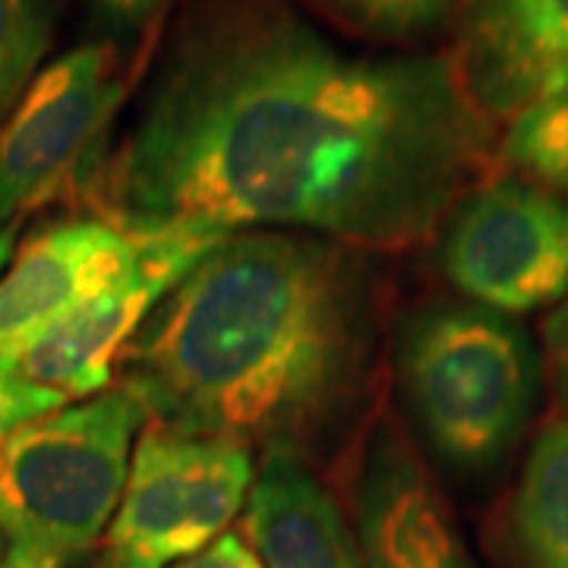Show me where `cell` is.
<instances>
[{"instance_id": "obj_1", "label": "cell", "mask_w": 568, "mask_h": 568, "mask_svg": "<svg viewBox=\"0 0 568 568\" xmlns=\"http://www.w3.org/2000/svg\"><path fill=\"white\" fill-rule=\"evenodd\" d=\"M496 123L452 58L347 51L301 0H181L136 121L80 203L121 227L429 241L489 178Z\"/></svg>"}, {"instance_id": "obj_2", "label": "cell", "mask_w": 568, "mask_h": 568, "mask_svg": "<svg viewBox=\"0 0 568 568\" xmlns=\"http://www.w3.org/2000/svg\"><path fill=\"white\" fill-rule=\"evenodd\" d=\"M373 253L301 231H231L145 320L118 386L149 424L320 467L357 448L383 379Z\"/></svg>"}, {"instance_id": "obj_3", "label": "cell", "mask_w": 568, "mask_h": 568, "mask_svg": "<svg viewBox=\"0 0 568 568\" xmlns=\"http://www.w3.org/2000/svg\"><path fill=\"white\" fill-rule=\"evenodd\" d=\"M392 364L439 465L465 480L506 465L540 392V357L515 316L465 297L426 301L398 328Z\"/></svg>"}, {"instance_id": "obj_4", "label": "cell", "mask_w": 568, "mask_h": 568, "mask_svg": "<svg viewBox=\"0 0 568 568\" xmlns=\"http://www.w3.org/2000/svg\"><path fill=\"white\" fill-rule=\"evenodd\" d=\"M145 410L111 386L20 426L0 446V537L7 552L77 566L102 544L121 503Z\"/></svg>"}, {"instance_id": "obj_5", "label": "cell", "mask_w": 568, "mask_h": 568, "mask_svg": "<svg viewBox=\"0 0 568 568\" xmlns=\"http://www.w3.org/2000/svg\"><path fill=\"white\" fill-rule=\"evenodd\" d=\"M250 448L149 424L136 436L121 503L95 568H174L241 515L256 477Z\"/></svg>"}, {"instance_id": "obj_6", "label": "cell", "mask_w": 568, "mask_h": 568, "mask_svg": "<svg viewBox=\"0 0 568 568\" xmlns=\"http://www.w3.org/2000/svg\"><path fill=\"white\" fill-rule=\"evenodd\" d=\"M118 48L85 41L39 70L0 121V227L48 203H80L123 102Z\"/></svg>"}, {"instance_id": "obj_7", "label": "cell", "mask_w": 568, "mask_h": 568, "mask_svg": "<svg viewBox=\"0 0 568 568\" xmlns=\"http://www.w3.org/2000/svg\"><path fill=\"white\" fill-rule=\"evenodd\" d=\"M439 231V268L470 304L521 316L568 294V196L521 178H487Z\"/></svg>"}, {"instance_id": "obj_8", "label": "cell", "mask_w": 568, "mask_h": 568, "mask_svg": "<svg viewBox=\"0 0 568 568\" xmlns=\"http://www.w3.org/2000/svg\"><path fill=\"white\" fill-rule=\"evenodd\" d=\"M126 231L136 234L140 253L121 282L41 332L20 354L7 357L29 383L51 388L67 402L111 388L123 347L133 342L171 287L203 260V253L231 234L203 224H152Z\"/></svg>"}, {"instance_id": "obj_9", "label": "cell", "mask_w": 568, "mask_h": 568, "mask_svg": "<svg viewBox=\"0 0 568 568\" xmlns=\"http://www.w3.org/2000/svg\"><path fill=\"white\" fill-rule=\"evenodd\" d=\"M140 241L102 215H80L29 234L0 272V357L32 345L63 316L118 284Z\"/></svg>"}, {"instance_id": "obj_10", "label": "cell", "mask_w": 568, "mask_h": 568, "mask_svg": "<svg viewBox=\"0 0 568 568\" xmlns=\"http://www.w3.org/2000/svg\"><path fill=\"white\" fill-rule=\"evenodd\" d=\"M357 452L354 508L364 568H474L443 493L402 429L379 420Z\"/></svg>"}, {"instance_id": "obj_11", "label": "cell", "mask_w": 568, "mask_h": 568, "mask_svg": "<svg viewBox=\"0 0 568 568\" xmlns=\"http://www.w3.org/2000/svg\"><path fill=\"white\" fill-rule=\"evenodd\" d=\"M489 121L568 89V0H458L448 54Z\"/></svg>"}, {"instance_id": "obj_12", "label": "cell", "mask_w": 568, "mask_h": 568, "mask_svg": "<svg viewBox=\"0 0 568 568\" xmlns=\"http://www.w3.org/2000/svg\"><path fill=\"white\" fill-rule=\"evenodd\" d=\"M244 537L265 568H357L361 552L316 467L263 458L244 506Z\"/></svg>"}, {"instance_id": "obj_13", "label": "cell", "mask_w": 568, "mask_h": 568, "mask_svg": "<svg viewBox=\"0 0 568 568\" xmlns=\"http://www.w3.org/2000/svg\"><path fill=\"white\" fill-rule=\"evenodd\" d=\"M506 547L511 568H568V414L530 446L508 503Z\"/></svg>"}, {"instance_id": "obj_14", "label": "cell", "mask_w": 568, "mask_h": 568, "mask_svg": "<svg viewBox=\"0 0 568 568\" xmlns=\"http://www.w3.org/2000/svg\"><path fill=\"white\" fill-rule=\"evenodd\" d=\"M313 13L351 39L410 48L455 26L458 0H306Z\"/></svg>"}, {"instance_id": "obj_15", "label": "cell", "mask_w": 568, "mask_h": 568, "mask_svg": "<svg viewBox=\"0 0 568 568\" xmlns=\"http://www.w3.org/2000/svg\"><path fill=\"white\" fill-rule=\"evenodd\" d=\"M496 159L515 178L568 196V89L521 108L508 121Z\"/></svg>"}, {"instance_id": "obj_16", "label": "cell", "mask_w": 568, "mask_h": 568, "mask_svg": "<svg viewBox=\"0 0 568 568\" xmlns=\"http://www.w3.org/2000/svg\"><path fill=\"white\" fill-rule=\"evenodd\" d=\"M54 0H0V121L39 77L54 41Z\"/></svg>"}, {"instance_id": "obj_17", "label": "cell", "mask_w": 568, "mask_h": 568, "mask_svg": "<svg viewBox=\"0 0 568 568\" xmlns=\"http://www.w3.org/2000/svg\"><path fill=\"white\" fill-rule=\"evenodd\" d=\"M67 405V398L29 383L13 361L0 357V446L20 429V426L39 420L44 414Z\"/></svg>"}, {"instance_id": "obj_18", "label": "cell", "mask_w": 568, "mask_h": 568, "mask_svg": "<svg viewBox=\"0 0 568 568\" xmlns=\"http://www.w3.org/2000/svg\"><path fill=\"white\" fill-rule=\"evenodd\" d=\"M95 26L102 29L114 48L118 41L145 39L174 0H85Z\"/></svg>"}, {"instance_id": "obj_19", "label": "cell", "mask_w": 568, "mask_h": 568, "mask_svg": "<svg viewBox=\"0 0 568 568\" xmlns=\"http://www.w3.org/2000/svg\"><path fill=\"white\" fill-rule=\"evenodd\" d=\"M544 345H547L549 379H552L556 398L562 405L559 414H568V294L544 323Z\"/></svg>"}, {"instance_id": "obj_20", "label": "cell", "mask_w": 568, "mask_h": 568, "mask_svg": "<svg viewBox=\"0 0 568 568\" xmlns=\"http://www.w3.org/2000/svg\"><path fill=\"white\" fill-rule=\"evenodd\" d=\"M174 568H265L256 556V549L246 544L244 534L224 530L215 544H209L203 552L183 559Z\"/></svg>"}, {"instance_id": "obj_21", "label": "cell", "mask_w": 568, "mask_h": 568, "mask_svg": "<svg viewBox=\"0 0 568 568\" xmlns=\"http://www.w3.org/2000/svg\"><path fill=\"white\" fill-rule=\"evenodd\" d=\"M13 244H17V234H13V227H0V272L10 265V260H13Z\"/></svg>"}, {"instance_id": "obj_22", "label": "cell", "mask_w": 568, "mask_h": 568, "mask_svg": "<svg viewBox=\"0 0 568 568\" xmlns=\"http://www.w3.org/2000/svg\"><path fill=\"white\" fill-rule=\"evenodd\" d=\"M0 568H54V566H44V562L26 559V556H17V552H3V559H0Z\"/></svg>"}, {"instance_id": "obj_23", "label": "cell", "mask_w": 568, "mask_h": 568, "mask_svg": "<svg viewBox=\"0 0 568 568\" xmlns=\"http://www.w3.org/2000/svg\"><path fill=\"white\" fill-rule=\"evenodd\" d=\"M3 552H7V544H3V537H0V559H3Z\"/></svg>"}]
</instances>
